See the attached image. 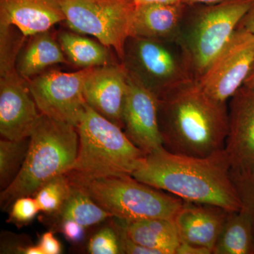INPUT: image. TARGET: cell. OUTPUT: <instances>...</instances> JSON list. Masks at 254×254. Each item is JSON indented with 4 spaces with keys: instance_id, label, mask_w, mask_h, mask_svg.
<instances>
[{
    "instance_id": "1",
    "label": "cell",
    "mask_w": 254,
    "mask_h": 254,
    "mask_svg": "<svg viewBox=\"0 0 254 254\" xmlns=\"http://www.w3.org/2000/svg\"><path fill=\"white\" fill-rule=\"evenodd\" d=\"M132 177L185 201L242 209L225 150L205 158L176 155L163 147L145 155Z\"/></svg>"
},
{
    "instance_id": "2",
    "label": "cell",
    "mask_w": 254,
    "mask_h": 254,
    "mask_svg": "<svg viewBox=\"0 0 254 254\" xmlns=\"http://www.w3.org/2000/svg\"><path fill=\"white\" fill-rule=\"evenodd\" d=\"M163 146L173 154L205 158L225 149L228 108L195 81L158 99Z\"/></svg>"
},
{
    "instance_id": "3",
    "label": "cell",
    "mask_w": 254,
    "mask_h": 254,
    "mask_svg": "<svg viewBox=\"0 0 254 254\" xmlns=\"http://www.w3.org/2000/svg\"><path fill=\"white\" fill-rule=\"evenodd\" d=\"M122 128L86 105L76 127L77 155L65 174L70 181L132 176L146 154Z\"/></svg>"
},
{
    "instance_id": "4",
    "label": "cell",
    "mask_w": 254,
    "mask_h": 254,
    "mask_svg": "<svg viewBox=\"0 0 254 254\" xmlns=\"http://www.w3.org/2000/svg\"><path fill=\"white\" fill-rule=\"evenodd\" d=\"M30 138L29 148L17 176L0 193L3 210L16 198L36 193L40 187L66 174L77 155L76 127L42 115Z\"/></svg>"
},
{
    "instance_id": "5",
    "label": "cell",
    "mask_w": 254,
    "mask_h": 254,
    "mask_svg": "<svg viewBox=\"0 0 254 254\" xmlns=\"http://www.w3.org/2000/svg\"><path fill=\"white\" fill-rule=\"evenodd\" d=\"M254 0H225L211 4L187 5L177 43L198 81L226 46Z\"/></svg>"
},
{
    "instance_id": "6",
    "label": "cell",
    "mask_w": 254,
    "mask_h": 254,
    "mask_svg": "<svg viewBox=\"0 0 254 254\" xmlns=\"http://www.w3.org/2000/svg\"><path fill=\"white\" fill-rule=\"evenodd\" d=\"M121 63L129 78L158 99L195 81L177 42L129 36Z\"/></svg>"
},
{
    "instance_id": "7",
    "label": "cell",
    "mask_w": 254,
    "mask_h": 254,
    "mask_svg": "<svg viewBox=\"0 0 254 254\" xmlns=\"http://www.w3.org/2000/svg\"><path fill=\"white\" fill-rule=\"evenodd\" d=\"M71 183L81 187L113 218L124 220L147 218L174 220L184 203L181 198L138 181L132 176Z\"/></svg>"
},
{
    "instance_id": "8",
    "label": "cell",
    "mask_w": 254,
    "mask_h": 254,
    "mask_svg": "<svg viewBox=\"0 0 254 254\" xmlns=\"http://www.w3.org/2000/svg\"><path fill=\"white\" fill-rule=\"evenodd\" d=\"M71 31L95 37L113 48L121 63L130 36L136 4L133 0H60Z\"/></svg>"
},
{
    "instance_id": "9",
    "label": "cell",
    "mask_w": 254,
    "mask_h": 254,
    "mask_svg": "<svg viewBox=\"0 0 254 254\" xmlns=\"http://www.w3.org/2000/svg\"><path fill=\"white\" fill-rule=\"evenodd\" d=\"M91 68L74 72L52 70L28 81L42 115L77 127L86 110L83 88Z\"/></svg>"
},
{
    "instance_id": "10",
    "label": "cell",
    "mask_w": 254,
    "mask_h": 254,
    "mask_svg": "<svg viewBox=\"0 0 254 254\" xmlns=\"http://www.w3.org/2000/svg\"><path fill=\"white\" fill-rule=\"evenodd\" d=\"M254 63V34L237 27L196 83L213 99L227 103L243 86Z\"/></svg>"
},
{
    "instance_id": "11",
    "label": "cell",
    "mask_w": 254,
    "mask_h": 254,
    "mask_svg": "<svg viewBox=\"0 0 254 254\" xmlns=\"http://www.w3.org/2000/svg\"><path fill=\"white\" fill-rule=\"evenodd\" d=\"M42 114L16 68L0 71V134L6 139L29 138Z\"/></svg>"
},
{
    "instance_id": "12",
    "label": "cell",
    "mask_w": 254,
    "mask_h": 254,
    "mask_svg": "<svg viewBox=\"0 0 254 254\" xmlns=\"http://www.w3.org/2000/svg\"><path fill=\"white\" fill-rule=\"evenodd\" d=\"M225 150L232 177L254 174V87L242 86L230 99Z\"/></svg>"
},
{
    "instance_id": "13",
    "label": "cell",
    "mask_w": 254,
    "mask_h": 254,
    "mask_svg": "<svg viewBox=\"0 0 254 254\" xmlns=\"http://www.w3.org/2000/svg\"><path fill=\"white\" fill-rule=\"evenodd\" d=\"M123 123L127 136L145 154L163 147L159 126L158 99L129 76Z\"/></svg>"
},
{
    "instance_id": "14",
    "label": "cell",
    "mask_w": 254,
    "mask_h": 254,
    "mask_svg": "<svg viewBox=\"0 0 254 254\" xmlns=\"http://www.w3.org/2000/svg\"><path fill=\"white\" fill-rule=\"evenodd\" d=\"M128 76L122 63L92 68L84 83L87 105L123 128Z\"/></svg>"
},
{
    "instance_id": "15",
    "label": "cell",
    "mask_w": 254,
    "mask_h": 254,
    "mask_svg": "<svg viewBox=\"0 0 254 254\" xmlns=\"http://www.w3.org/2000/svg\"><path fill=\"white\" fill-rule=\"evenodd\" d=\"M64 21L60 0H0V28L13 26L26 38Z\"/></svg>"
},
{
    "instance_id": "16",
    "label": "cell",
    "mask_w": 254,
    "mask_h": 254,
    "mask_svg": "<svg viewBox=\"0 0 254 254\" xmlns=\"http://www.w3.org/2000/svg\"><path fill=\"white\" fill-rule=\"evenodd\" d=\"M230 211L217 205L185 201L174 222L182 242L211 251Z\"/></svg>"
},
{
    "instance_id": "17",
    "label": "cell",
    "mask_w": 254,
    "mask_h": 254,
    "mask_svg": "<svg viewBox=\"0 0 254 254\" xmlns=\"http://www.w3.org/2000/svg\"><path fill=\"white\" fill-rule=\"evenodd\" d=\"M187 9L185 3L136 5L130 36L177 42Z\"/></svg>"
},
{
    "instance_id": "18",
    "label": "cell",
    "mask_w": 254,
    "mask_h": 254,
    "mask_svg": "<svg viewBox=\"0 0 254 254\" xmlns=\"http://www.w3.org/2000/svg\"><path fill=\"white\" fill-rule=\"evenodd\" d=\"M113 218L123 228L127 236L137 245L157 251L159 254H176L181 240L173 220Z\"/></svg>"
},
{
    "instance_id": "19",
    "label": "cell",
    "mask_w": 254,
    "mask_h": 254,
    "mask_svg": "<svg viewBox=\"0 0 254 254\" xmlns=\"http://www.w3.org/2000/svg\"><path fill=\"white\" fill-rule=\"evenodd\" d=\"M58 64H69L58 40L49 31L30 36L26 46L18 53L16 69L21 77L29 81L46 68Z\"/></svg>"
},
{
    "instance_id": "20",
    "label": "cell",
    "mask_w": 254,
    "mask_h": 254,
    "mask_svg": "<svg viewBox=\"0 0 254 254\" xmlns=\"http://www.w3.org/2000/svg\"><path fill=\"white\" fill-rule=\"evenodd\" d=\"M58 40L68 63L81 69L118 64L110 48L80 33L62 31L58 34Z\"/></svg>"
},
{
    "instance_id": "21",
    "label": "cell",
    "mask_w": 254,
    "mask_h": 254,
    "mask_svg": "<svg viewBox=\"0 0 254 254\" xmlns=\"http://www.w3.org/2000/svg\"><path fill=\"white\" fill-rule=\"evenodd\" d=\"M213 254H254V228L245 209L230 212Z\"/></svg>"
},
{
    "instance_id": "22",
    "label": "cell",
    "mask_w": 254,
    "mask_h": 254,
    "mask_svg": "<svg viewBox=\"0 0 254 254\" xmlns=\"http://www.w3.org/2000/svg\"><path fill=\"white\" fill-rule=\"evenodd\" d=\"M52 216L58 224L65 220H71L85 228L113 218L109 213L97 204L84 190L73 183L67 199L59 211Z\"/></svg>"
},
{
    "instance_id": "23",
    "label": "cell",
    "mask_w": 254,
    "mask_h": 254,
    "mask_svg": "<svg viewBox=\"0 0 254 254\" xmlns=\"http://www.w3.org/2000/svg\"><path fill=\"white\" fill-rule=\"evenodd\" d=\"M30 138L19 141L0 140V186L4 190L14 181L22 168L28 148Z\"/></svg>"
},
{
    "instance_id": "24",
    "label": "cell",
    "mask_w": 254,
    "mask_h": 254,
    "mask_svg": "<svg viewBox=\"0 0 254 254\" xmlns=\"http://www.w3.org/2000/svg\"><path fill=\"white\" fill-rule=\"evenodd\" d=\"M71 189V182L65 174L46 182L33 195L40 211L50 215L58 213L67 199Z\"/></svg>"
},
{
    "instance_id": "25",
    "label": "cell",
    "mask_w": 254,
    "mask_h": 254,
    "mask_svg": "<svg viewBox=\"0 0 254 254\" xmlns=\"http://www.w3.org/2000/svg\"><path fill=\"white\" fill-rule=\"evenodd\" d=\"M40 209L32 195L16 198L9 208L7 222L20 227L31 222L39 213Z\"/></svg>"
},
{
    "instance_id": "26",
    "label": "cell",
    "mask_w": 254,
    "mask_h": 254,
    "mask_svg": "<svg viewBox=\"0 0 254 254\" xmlns=\"http://www.w3.org/2000/svg\"><path fill=\"white\" fill-rule=\"evenodd\" d=\"M88 251L91 254H123L118 233L113 225L102 229L91 237Z\"/></svg>"
},
{
    "instance_id": "27",
    "label": "cell",
    "mask_w": 254,
    "mask_h": 254,
    "mask_svg": "<svg viewBox=\"0 0 254 254\" xmlns=\"http://www.w3.org/2000/svg\"><path fill=\"white\" fill-rule=\"evenodd\" d=\"M232 178L242 200V208L250 214L254 228V174Z\"/></svg>"
},
{
    "instance_id": "28",
    "label": "cell",
    "mask_w": 254,
    "mask_h": 254,
    "mask_svg": "<svg viewBox=\"0 0 254 254\" xmlns=\"http://www.w3.org/2000/svg\"><path fill=\"white\" fill-rule=\"evenodd\" d=\"M60 231L71 242H81L84 237L85 227L80 224L71 220H65L58 224Z\"/></svg>"
},
{
    "instance_id": "29",
    "label": "cell",
    "mask_w": 254,
    "mask_h": 254,
    "mask_svg": "<svg viewBox=\"0 0 254 254\" xmlns=\"http://www.w3.org/2000/svg\"><path fill=\"white\" fill-rule=\"evenodd\" d=\"M38 245L43 250V254H59L62 252L61 244L55 238L53 232L43 234Z\"/></svg>"
},
{
    "instance_id": "30",
    "label": "cell",
    "mask_w": 254,
    "mask_h": 254,
    "mask_svg": "<svg viewBox=\"0 0 254 254\" xmlns=\"http://www.w3.org/2000/svg\"><path fill=\"white\" fill-rule=\"evenodd\" d=\"M176 254H212V252L208 249L181 242L177 249Z\"/></svg>"
},
{
    "instance_id": "31",
    "label": "cell",
    "mask_w": 254,
    "mask_h": 254,
    "mask_svg": "<svg viewBox=\"0 0 254 254\" xmlns=\"http://www.w3.org/2000/svg\"><path fill=\"white\" fill-rule=\"evenodd\" d=\"M237 27L244 28L254 34V0L250 9L241 20L240 24Z\"/></svg>"
},
{
    "instance_id": "32",
    "label": "cell",
    "mask_w": 254,
    "mask_h": 254,
    "mask_svg": "<svg viewBox=\"0 0 254 254\" xmlns=\"http://www.w3.org/2000/svg\"><path fill=\"white\" fill-rule=\"evenodd\" d=\"M136 5L143 4H180L184 3L183 0H133Z\"/></svg>"
},
{
    "instance_id": "33",
    "label": "cell",
    "mask_w": 254,
    "mask_h": 254,
    "mask_svg": "<svg viewBox=\"0 0 254 254\" xmlns=\"http://www.w3.org/2000/svg\"><path fill=\"white\" fill-rule=\"evenodd\" d=\"M225 0H183L184 3L189 6L198 4H211L221 2Z\"/></svg>"
},
{
    "instance_id": "34",
    "label": "cell",
    "mask_w": 254,
    "mask_h": 254,
    "mask_svg": "<svg viewBox=\"0 0 254 254\" xmlns=\"http://www.w3.org/2000/svg\"><path fill=\"white\" fill-rule=\"evenodd\" d=\"M244 86L254 87V63L252 69H251L250 72L249 73L245 83H244Z\"/></svg>"
}]
</instances>
